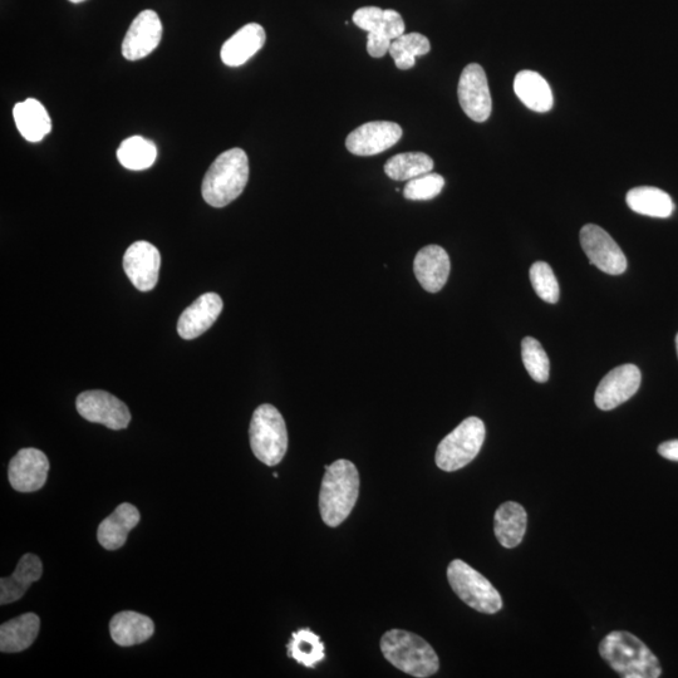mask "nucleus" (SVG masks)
I'll list each match as a JSON object with an SVG mask.
<instances>
[{
	"label": "nucleus",
	"instance_id": "f257e3e1",
	"mask_svg": "<svg viewBox=\"0 0 678 678\" xmlns=\"http://www.w3.org/2000/svg\"><path fill=\"white\" fill-rule=\"evenodd\" d=\"M321 491H319V510L324 524L339 527L350 517L360 495V474L350 460H337L324 466Z\"/></svg>",
	"mask_w": 678,
	"mask_h": 678
},
{
	"label": "nucleus",
	"instance_id": "f03ea898",
	"mask_svg": "<svg viewBox=\"0 0 678 678\" xmlns=\"http://www.w3.org/2000/svg\"><path fill=\"white\" fill-rule=\"evenodd\" d=\"M599 655L623 678H657L662 675L655 653L630 632L608 633L599 645Z\"/></svg>",
	"mask_w": 678,
	"mask_h": 678
},
{
	"label": "nucleus",
	"instance_id": "7ed1b4c3",
	"mask_svg": "<svg viewBox=\"0 0 678 678\" xmlns=\"http://www.w3.org/2000/svg\"><path fill=\"white\" fill-rule=\"evenodd\" d=\"M248 180V156L235 147L216 157L205 174L201 194L213 208H224L242 195Z\"/></svg>",
	"mask_w": 678,
	"mask_h": 678
},
{
	"label": "nucleus",
	"instance_id": "20e7f679",
	"mask_svg": "<svg viewBox=\"0 0 678 678\" xmlns=\"http://www.w3.org/2000/svg\"><path fill=\"white\" fill-rule=\"evenodd\" d=\"M381 651L392 666L417 678L434 676L440 668L439 656L424 638L415 633L391 630L381 638Z\"/></svg>",
	"mask_w": 678,
	"mask_h": 678
},
{
	"label": "nucleus",
	"instance_id": "39448f33",
	"mask_svg": "<svg viewBox=\"0 0 678 678\" xmlns=\"http://www.w3.org/2000/svg\"><path fill=\"white\" fill-rule=\"evenodd\" d=\"M249 437L255 458L265 465H278L287 454L286 421L273 405L265 404L254 411Z\"/></svg>",
	"mask_w": 678,
	"mask_h": 678
},
{
	"label": "nucleus",
	"instance_id": "423d86ee",
	"mask_svg": "<svg viewBox=\"0 0 678 678\" xmlns=\"http://www.w3.org/2000/svg\"><path fill=\"white\" fill-rule=\"evenodd\" d=\"M485 435V425L479 417L464 420L437 446L436 465L447 473L465 468L479 455Z\"/></svg>",
	"mask_w": 678,
	"mask_h": 678
},
{
	"label": "nucleus",
	"instance_id": "0eeeda50",
	"mask_svg": "<svg viewBox=\"0 0 678 678\" xmlns=\"http://www.w3.org/2000/svg\"><path fill=\"white\" fill-rule=\"evenodd\" d=\"M447 579L456 596L475 611L495 614L503 608V599L493 584L463 560H452Z\"/></svg>",
	"mask_w": 678,
	"mask_h": 678
},
{
	"label": "nucleus",
	"instance_id": "6e6552de",
	"mask_svg": "<svg viewBox=\"0 0 678 678\" xmlns=\"http://www.w3.org/2000/svg\"><path fill=\"white\" fill-rule=\"evenodd\" d=\"M76 407L83 419L111 430H124L131 421L129 407L106 391L82 392L77 397Z\"/></svg>",
	"mask_w": 678,
	"mask_h": 678
},
{
	"label": "nucleus",
	"instance_id": "1a4fd4ad",
	"mask_svg": "<svg viewBox=\"0 0 678 678\" xmlns=\"http://www.w3.org/2000/svg\"><path fill=\"white\" fill-rule=\"evenodd\" d=\"M581 245L589 263L596 265L603 273L621 275L626 272L625 253L601 226L584 225L581 230Z\"/></svg>",
	"mask_w": 678,
	"mask_h": 678
},
{
	"label": "nucleus",
	"instance_id": "9d476101",
	"mask_svg": "<svg viewBox=\"0 0 678 678\" xmlns=\"http://www.w3.org/2000/svg\"><path fill=\"white\" fill-rule=\"evenodd\" d=\"M458 96L461 108L475 122H485L493 110L488 77L478 63L464 68L461 73Z\"/></svg>",
	"mask_w": 678,
	"mask_h": 678
},
{
	"label": "nucleus",
	"instance_id": "9b49d317",
	"mask_svg": "<svg viewBox=\"0 0 678 678\" xmlns=\"http://www.w3.org/2000/svg\"><path fill=\"white\" fill-rule=\"evenodd\" d=\"M640 368L623 365L614 368L602 378L597 387L594 402L599 410L611 411L635 396L641 386Z\"/></svg>",
	"mask_w": 678,
	"mask_h": 678
},
{
	"label": "nucleus",
	"instance_id": "f8f14e48",
	"mask_svg": "<svg viewBox=\"0 0 678 678\" xmlns=\"http://www.w3.org/2000/svg\"><path fill=\"white\" fill-rule=\"evenodd\" d=\"M402 129L395 122L373 121L358 127L348 135L347 150L357 156L381 154L401 140Z\"/></svg>",
	"mask_w": 678,
	"mask_h": 678
},
{
	"label": "nucleus",
	"instance_id": "ddd939ff",
	"mask_svg": "<svg viewBox=\"0 0 678 678\" xmlns=\"http://www.w3.org/2000/svg\"><path fill=\"white\" fill-rule=\"evenodd\" d=\"M49 461L41 450L23 449L9 463L8 478L19 493H33L46 484Z\"/></svg>",
	"mask_w": 678,
	"mask_h": 678
},
{
	"label": "nucleus",
	"instance_id": "4468645a",
	"mask_svg": "<svg viewBox=\"0 0 678 678\" xmlns=\"http://www.w3.org/2000/svg\"><path fill=\"white\" fill-rule=\"evenodd\" d=\"M160 265V252L149 242H136L126 250L125 273L140 292H150L156 287Z\"/></svg>",
	"mask_w": 678,
	"mask_h": 678
},
{
	"label": "nucleus",
	"instance_id": "2eb2a0df",
	"mask_svg": "<svg viewBox=\"0 0 678 678\" xmlns=\"http://www.w3.org/2000/svg\"><path fill=\"white\" fill-rule=\"evenodd\" d=\"M162 23L154 11H144L131 23L122 42L126 60L139 61L154 52L161 42Z\"/></svg>",
	"mask_w": 678,
	"mask_h": 678
},
{
	"label": "nucleus",
	"instance_id": "dca6fc26",
	"mask_svg": "<svg viewBox=\"0 0 678 678\" xmlns=\"http://www.w3.org/2000/svg\"><path fill=\"white\" fill-rule=\"evenodd\" d=\"M223 299L216 293H205L186 308L179 319L181 338L195 339L208 331L223 311Z\"/></svg>",
	"mask_w": 678,
	"mask_h": 678
},
{
	"label": "nucleus",
	"instance_id": "f3484780",
	"mask_svg": "<svg viewBox=\"0 0 678 678\" xmlns=\"http://www.w3.org/2000/svg\"><path fill=\"white\" fill-rule=\"evenodd\" d=\"M450 270L449 254L439 245H427L416 255L414 272L426 292H440L449 279Z\"/></svg>",
	"mask_w": 678,
	"mask_h": 678
},
{
	"label": "nucleus",
	"instance_id": "a211bd4d",
	"mask_svg": "<svg viewBox=\"0 0 678 678\" xmlns=\"http://www.w3.org/2000/svg\"><path fill=\"white\" fill-rule=\"evenodd\" d=\"M265 41L264 28L258 23H249L223 44L221 61L229 67L242 66L263 48Z\"/></svg>",
	"mask_w": 678,
	"mask_h": 678
},
{
	"label": "nucleus",
	"instance_id": "6ab92c4d",
	"mask_svg": "<svg viewBox=\"0 0 678 678\" xmlns=\"http://www.w3.org/2000/svg\"><path fill=\"white\" fill-rule=\"evenodd\" d=\"M140 512L129 503L117 506L110 517L103 520L97 530L98 542L107 550L124 547L132 529L140 523Z\"/></svg>",
	"mask_w": 678,
	"mask_h": 678
},
{
	"label": "nucleus",
	"instance_id": "aec40b11",
	"mask_svg": "<svg viewBox=\"0 0 678 678\" xmlns=\"http://www.w3.org/2000/svg\"><path fill=\"white\" fill-rule=\"evenodd\" d=\"M42 573V560L37 555H23L12 576L0 579V604L6 606L19 601L28 588L41 579Z\"/></svg>",
	"mask_w": 678,
	"mask_h": 678
},
{
	"label": "nucleus",
	"instance_id": "412c9836",
	"mask_svg": "<svg viewBox=\"0 0 678 678\" xmlns=\"http://www.w3.org/2000/svg\"><path fill=\"white\" fill-rule=\"evenodd\" d=\"M155 625L144 614L125 611L117 613L110 622L113 642L121 647L141 645L154 635Z\"/></svg>",
	"mask_w": 678,
	"mask_h": 678
},
{
	"label": "nucleus",
	"instance_id": "4be33fe9",
	"mask_svg": "<svg viewBox=\"0 0 678 678\" xmlns=\"http://www.w3.org/2000/svg\"><path fill=\"white\" fill-rule=\"evenodd\" d=\"M528 515L522 505L508 501L499 506L494 517L496 539L504 548L512 549L523 542L527 532Z\"/></svg>",
	"mask_w": 678,
	"mask_h": 678
},
{
	"label": "nucleus",
	"instance_id": "5701e85b",
	"mask_svg": "<svg viewBox=\"0 0 678 678\" xmlns=\"http://www.w3.org/2000/svg\"><path fill=\"white\" fill-rule=\"evenodd\" d=\"M41 619L34 613L22 614L0 627V651L17 653L27 650L38 637Z\"/></svg>",
	"mask_w": 678,
	"mask_h": 678
},
{
	"label": "nucleus",
	"instance_id": "b1692460",
	"mask_svg": "<svg viewBox=\"0 0 678 678\" xmlns=\"http://www.w3.org/2000/svg\"><path fill=\"white\" fill-rule=\"evenodd\" d=\"M515 95L534 112L545 113L553 108L552 88L542 75L534 71H522L515 76Z\"/></svg>",
	"mask_w": 678,
	"mask_h": 678
},
{
	"label": "nucleus",
	"instance_id": "393cba45",
	"mask_svg": "<svg viewBox=\"0 0 678 678\" xmlns=\"http://www.w3.org/2000/svg\"><path fill=\"white\" fill-rule=\"evenodd\" d=\"M14 121L18 131L29 142H39L52 130V121L46 108L38 100H28L17 103L13 108Z\"/></svg>",
	"mask_w": 678,
	"mask_h": 678
},
{
	"label": "nucleus",
	"instance_id": "a878e982",
	"mask_svg": "<svg viewBox=\"0 0 678 678\" xmlns=\"http://www.w3.org/2000/svg\"><path fill=\"white\" fill-rule=\"evenodd\" d=\"M353 23L367 33L382 34L391 41L405 34V22L401 14L392 9L365 7L353 14Z\"/></svg>",
	"mask_w": 678,
	"mask_h": 678
},
{
	"label": "nucleus",
	"instance_id": "bb28decb",
	"mask_svg": "<svg viewBox=\"0 0 678 678\" xmlns=\"http://www.w3.org/2000/svg\"><path fill=\"white\" fill-rule=\"evenodd\" d=\"M626 201L635 213L651 218H670L675 211L671 196L666 191L652 186H640L628 191Z\"/></svg>",
	"mask_w": 678,
	"mask_h": 678
},
{
	"label": "nucleus",
	"instance_id": "cd10ccee",
	"mask_svg": "<svg viewBox=\"0 0 678 678\" xmlns=\"http://www.w3.org/2000/svg\"><path fill=\"white\" fill-rule=\"evenodd\" d=\"M432 170H434V161L422 152H406V154L393 156L385 165L388 178L396 181H410L432 173Z\"/></svg>",
	"mask_w": 678,
	"mask_h": 678
},
{
	"label": "nucleus",
	"instance_id": "c85d7f7f",
	"mask_svg": "<svg viewBox=\"0 0 678 678\" xmlns=\"http://www.w3.org/2000/svg\"><path fill=\"white\" fill-rule=\"evenodd\" d=\"M117 159L126 169L142 171L150 169L157 159V149L154 142L141 136H132L117 150Z\"/></svg>",
	"mask_w": 678,
	"mask_h": 678
},
{
	"label": "nucleus",
	"instance_id": "c756f323",
	"mask_svg": "<svg viewBox=\"0 0 678 678\" xmlns=\"http://www.w3.org/2000/svg\"><path fill=\"white\" fill-rule=\"evenodd\" d=\"M288 656L296 660L299 665L309 668L316 667L326 658L321 637L309 628H302L294 632L291 642L287 645Z\"/></svg>",
	"mask_w": 678,
	"mask_h": 678
},
{
	"label": "nucleus",
	"instance_id": "7c9ffc66",
	"mask_svg": "<svg viewBox=\"0 0 678 678\" xmlns=\"http://www.w3.org/2000/svg\"><path fill=\"white\" fill-rule=\"evenodd\" d=\"M431 51V44L424 34L409 33L392 41L390 53L399 70L406 71L415 66L416 58Z\"/></svg>",
	"mask_w": 678,
	"mask_h": 678
},
{
	"label": "nucleus",
	"instance_id": "2f4dec72",
	"mask_svg": "<svg viewBox=\"0 0 678 678\" xmlns=\"http://www.w3.org/2000/svg\"><path fill=\"white\" fill-rule=\"evenodd\" d=\"M522 357L529 376L532 377L535 382L544 383L549 380V358L537 339L533 337H525L523 339Z\"/></svg>",
	"mask_w": 678,
	"mask_h": 678
},
{
	"label": "nucleus",
	"instance_id": "473e14b6",
	"mask_svg": "<svg viewBox=\"0 0 678 678\" xmlns=\"http://www.w3.org/2000/svg\"><path fill=\"white\" fill-rule=\"evenodd\" d=\"M530 282L535 293L544 302L555 304L559 301L560 289L552 267L545 262H537L530 267Z\"/></svg>",
	"mask_w": 678,
	"mask_h": 678
},
{
	"label": "nucleus",
	"instance_id": "72a5a7b5",
	"mask_svg": "<svg viewBox=\"0 0 678 678\" xmlns=\"http://www.w3.org/2000/svg\"><path fill=\"white\" fill-rule=\"evenodd\" d=\"M445 179L439 174L429 173L415 178L406 184L404 195L407 200L426 201L441 194Z\"/></svg>",
	"mask_w": 678,
	"mask_h": 678
},
{
	"label": "nucleus",
	"instance_id": "f704fd0d",
	"mask_svg": "<svg viewBox=\"0 0 678 678\" xmlns=\"http://www.w3.org/2000/svg\"><path fill=\"white\" fill-rule=\"evenodd\" d=\"M391 43V39L382 34L368 33L367 52L373 58H382L390 52Z\"/></svg>",
	"mask_w": 678,
	"mask_h": 678
},
{
	"label": "nucleus",
	"instance_id": "c9c22d12",
	"mask_svg": "<svg viewBox=\"0 0 678 678\" xmlns=\"http://www.w3.org/2000/svg\"><path fill=\"white\" fill-rule=\"evenodd\" d=\"M658 454L666 460L678 463V440L663 442V444L658 446Z\"/></svg>",
	"mask_w": 678,
	"mask_h": 678
},
{
	"label": "nucleus",
	"instance_id": "e433bc0d",
	"mask_svg": "<svg viewBox=\"0 0 678 678\" xmlns=\"http://www.w3.org/2000/svg\"><path fill=\"white\" fill-rule=\"evenodd\" d=\"M70 2H71V3L78 4V3L85 2V0H70Z\"/></svg>",
	"mask_w": 678,
	"mask_h": 678
},
{
	"label": "nucleus",
	"instance_id": "4c0bfd02",
	"mask_svg": "<svg viewBox=\"0 0 678 678\" xmlns=\"http://www.w3.org/2000/svg\"><path fill=\"white\" fill-rule=\"evenodd\" d=\"M676 350H677V356H678V333H677V336H676Z\"/></svg>",
	"mask_w": 678,
	"mask_h": 678
}]
</instances>
